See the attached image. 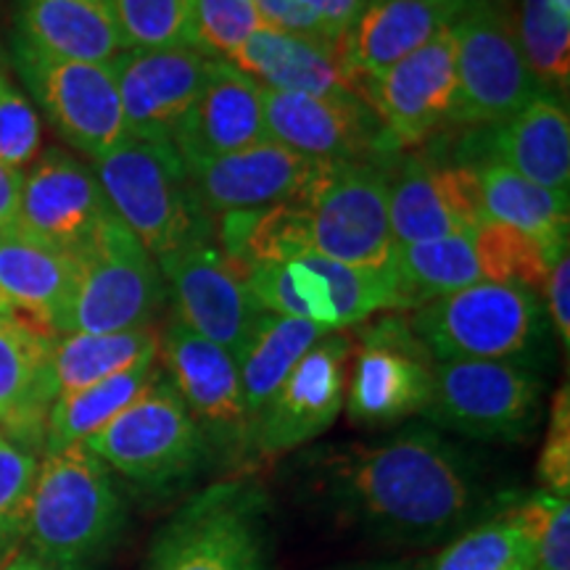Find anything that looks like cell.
Listing matches in <instances>:
<instances>
[{"label":"cell","instance_id":"1","mask_svg":"<svg viewBox=\"0 0 570 570\" xmlns=\"http://www.w3.org/2000/svg\"><path fill=\"white\" fill-rule=\"evenodd\" d=\"M327 504L373 537L431 544L483 510L487 483L465 449L428 423L377 444H352L315 458Z\"/></svg>","mask_w":570,"mask_h":570},{"label":"cell","instance_id":"2","mask_svg":"<svg viewBox=\"0 0 570 570\" xmlns=\"http://www.w3.org/2000/svg\"><path fill=\"white\" fill-rule=\"evenodd\" d=\"M127 525V504L111 470L85 444L42 454L21 541L56 570H96Z\"/></svg>","mask_w":570,"mask_h":570},{"label":"cell","instance_id":"3","mask_svg":"<svg viewBox=\"0 0 570 570\" xmlns=\"http://www.w3.org/2000/svg\"><path fill=\"white\" fill-rule=\"evenodd\" d=\"M407 320L433 362H512L539 373L550 356L544 298L523 285H468L420 304Z\"/></svg>","mask_w":570,"mask_h":570},{"label":"cell","instance_id":"4","mask_svg":"<svg viewBox=\"0 0 570 570\" xmlns=\"http://www.w3.org/2000/svg\"><path fill=\"white\" fill-rule=\"evenodd\" d=\"M92 173L114 217L156 262L212 238V219L173 140L127 138L96 159Z\"/></svg>","mask_w":570,"mask_h":570},{"label":"cell","instance_id":"5","mask_svg":"<svg viewBox=\"0 0 570 570\" xmlns=\"http://www.w3.org/2000/svg\"><path fill=\"white\" fill-rule=\"evenodd\" d=\"M85 446L106 468L151 494L190 487L214 462L209 441L161 370L130 407L92 433Z\"/></svg>","mask_w":570,"mask_h":570},{"label":"cell","instance_id":"6","mask_svg":"<svg viewBox=\"0 0 570 570\" xmlns=\"http://www.w3.org/2000/svg\"><path fill=\"white\" fill-rule=\"evenodd\" d=\"M71 256L75 283L56 325L59 336L151 327L167 302V283L154 256L114 214Z\"/></svg>","mask_w":570,"mask_h":570},{"label":"cell","instance_id":"7","mask_svg":"<svg viewBox=\"0 0 570 570\" xmlns=\"http://www.w3.org/2000/svg\"><path fill=\"white\" fill-rule=\"evenodd\" d=\"M267 512L254 481L212 483L167 520L146 570H269Z\"/></svg>","mask_w":570,"mask_h":570},{"label":"cell","instance_id":"8","mask_svg":"<svg viewBox=\"0 0 570 570\" xmlns=\"http://www.w3.org/2000/svg\"><path fill=\"white\" fill-rule=\"evenodd\" d=\"M544 377L512 362H436L425 410L436 431L473 441L525 444L541 423Z\"/></svg>","mask_w":570,"mask_h":570},{"label":"cell","instance_id":"9","mask_svg":"<svg viewBox=\"0 0 570 570\" xmlns=\"http://www.w3.org/2000/svg\"><path fill=\"white\" fill-rule=\"evenodd\" d=\"M389 167L323 161L298 204L312 214L315 254L373 273L394 269L396 240L389 217Z\"/></svg>","mask_w":570,"mask_h":570},{"label":"cell","instance_id":"10","mask_svg":"<svg viewBox=\"0 0 570 570\" xmlns=\"http://www.w3.org/2000/svg\"><path fill=\"white\" fill-rule=\"evenodd\" d=\"M458 48L460 125L510 122L541 85L520 51L515 24L502 0H475L452 24Z\"/></svg>","mask_w":570,"mask_h":570},{"label":"cell","instance_id":"11","mask_svg":"<svg viewBox=\"0 0 570 570\" xmlns=\"http://www.w3.org/2000/svg\"><path fill=\"white\" fill-rule=\"evenodd\" d=\"M159 360L161 373L209 441L214 460L240 465L252 458V415L233 354L175 317L159 333Z\"/></svg>","mask_w":570,"mask_h":570},{"label":"cell","instance_id":"12","mask_svg":"<svg viewBox=\"0 0 570 570\" xmlns=\"http://www.w3.org/2000/svg\"><path fill=\"white\" fill-rule=\"evenodd\" d=\"M346 377V410L354 425L391 428L425 410L433 386V356L402 312L360 327V346Z\"/></svg>","mask_w":570,"mask_h":570},{"label":"cell","instance_id":"13","mask_svg":"<svg viewBox=\"0 0 570 570\" xmlns=\"http://www.w3.org/2000/svg\"><path fill=\"white\" fill-rule=\"evenodd\" d=\"M13 63L59 135L88 159L130 138L111 63L63 61L13 40Z\"/></svg>","mask_w":570,"mask_h":570},{"label":"cell","instance_id":"14","mask_svg":"<svg viewBox=\"0 0 570 570\" xmlns=\"http://www.w3.org/2000/svg\"><path fill=\"white\" fill-rule=\"evenodd\" d=\"M267 138L317 161L381 164L399 154L377 114L356 92L306 96L262 90Z\"/></svg>","mask_w":570,"mask_h":570},{"label":"cell","instance_id":"15","mask_svg":"<svg viewBox=\"0 0 570 570\" xmlns=\"http://www.w3.org/2000/svg\"><path fill=\"white\" fill-rule=\"evenodd\" d=\"M360 96L377 114L399 151L458 127L460 85L452 27L375 80L362 82Z\"/></svg>","mask_w":570,"mask_h":570},{"label":"cell","instance_id":"16","mask_svg":"<svg viewBox=\"0 0 570 570\" xmlns=\"http://www.w3.org/2000/svg\"><path fill=\"white\" fill-rule=\"evenodd\" d=\"M352 352L354 341L344 331H331L298 360L265 407L256 412L252 458H281L336 423L344 410Z\"/></svg>","mask_w":570,"mask_h":570},{"label":"cell","instance_id":"17","mask_svg":"<svg viewBox=\"0 0 570 570\" xmlns=\"http://www.w3.org/2000/svg\"><path fill=\"white\" fill-rule=\"evenodd\" d=\"M185 327L223 346L238 360L262 309L246 277L219 246L198 240L156 262Z\"/></svg>","mask_w":570,"mask_h":570},{"label":"cell","instance_id":"18","mask_svg":"<svg viewBox=\"0 0 570 570\" xmlns=\"http://www.w3.org/2000/svg\"><path fill=\"white\" fill-rule=\"evenodd\" d=\"M389 217L396 246L475 233L489 223L479 167L407 159L389 175Z\"/></svg>","mask_w":570,"mask_h":570},{"label":"cell","instance_id":"19","mask_svg":"<svg viewBox=\"0 0 570 570\" xmlns=\"http://www.w3.org/2000/svg\"><path fill=\"white\" fill-rule=\"evenodd\" d=\"M111 214L88 164L77 161L61 148H51L35 159L24 175L19 214L11 230L75 254Z\"/></svg>","mask_w":570,"mask_h":570},{"label":"cell","instance_id":"20","mask_svg":"<svg viewBox=\"0 0 570 570\" xmlns=\"http://www.w3.org/2000/svg\"><path fill=\"white\" fill-rule=\"evenodd\" d=\"M212 59L214 56L198 48L119 53L111 69L127 135L142 140H175L204 88Z\"/></svg>","mask_w":570,"mask_h":570},{"label":"cell","instance_id":"21","mask_svg":"<svg viewBox=\"0 0 570 570\" xmlns=\"http://www.w3.org/2000/svg\"><path fill=\"white\" fill-rule=\"evenodd\" d=\"M317 159L302 156L275 140H262L244 151L219 159L190 161V185L206 214H225L240 209L298 202L320 169Z\"/></svg>","mask_w":570,"mask_h":570},{"label":"cell","instance_id":"22","mask_svg":"<svg viewBox=\"0 0 570 570\" xmlns=\"http://www.w3.org/2000/svg\"><path fill=\"white\" fill-rule=\"evenodd\" d=\"M59 333L24 315H0V436L27 452L46 446L56 402L51 356Z\"/></svg>","mask_w":570,"mask_h":570},{"label":"cell","instance_id":"23","mask_svg":"<svg viewBox=\"0 0 570 570\" xmlns=\"http://www.w3.org/2000/svg\"><path fill=\"white\" fill-rule=\"evenodd\" d=\"M262 85L233 61L212 59L196 104L175 135L183 161H209L269 140Z\"/></svg>","mask_w":570,"mask_h":570},{"label":"cell","instance_id":"24","mask_svg":"<svg viewBox=\"0 0 570 570\" xmlns=\"http://www.w3.org/2000/svg\"><path fill=\"white\" fill-rule=\"evenodd\" d=\"M458 13L433 0H367L360 17L338 40V61L360 92V85L375 80L428 40L454 24Z\"/></svg>","mask_w":570,"mask_h":570},{"label":"cell","instance_id":"25","mask_svg":"<svg viewBox=\"0 0 570 570\" xmlns=\"http://www.w3.org/2000/svg\"><path fill=\"white\" fill-rule=\"evenodd\" d=\"M494 164L512 169L541 188H570V114L568 98L541 88L510 122L491 127Z\"/></svg>","mask_w":570,"mask_h":570},{"label":"cell","instance_id":"26","mask_svg":"<svg viewBox=\"0 0 570 570\" xmlns=\"http://www.w3.org/2000/svg\"><path fill=\"white\" fill-rule=\"evenodd\" d=\"M17 40L63 61L114 63L122 53L109 0H19Z\"/></svg>","mask_w":570,"mask_h":570},{"label":"cell","instance_id":"27","mask_svg":"<svg viewBox=\"0 0 570 570\" xmlns=\"http://www.w3.org/2000/svg\"><path fill=\"white\" fill-rule=\"evenodd\" d=\"M233 63L269 90L306 92V96L356 92L341 67L336 48L304 38V35L273 30V27H259Z\"/></svg>","mask_w":570,"mask_h":570},{"label":"cell","instance_id":"28","mask_svg":"<svg viewBox=\"0 0 570 570\" xmlns=\"http://www.w3.org/2000/svg\"><path fill=\"white\" fill-rule=\"evenodd\" d=\"M71 283L75 256L11 227L0 233V315H24L56 331Z\"/></svg>","mask_w":570,"mask_h":570},{"label":"cell","instance_id":"29","mask_svg":"<svg viewBox=\"0 0 570 570\" xmlns=\"http://www.w3.org/2000/svg\"><path fill=\"white\" fill-rule=\"evenodd\" d=\"M479 175L483 209L491 223L508 225L512 230L529 235L544 248L552 265L562 254H568V194L541 188L494 161L481 167Z\"/></svg>","mask_w":570,"mask_h":570},{"label":"cell","instance_id":"30","mask_svg":"<svg viewBox=\"0 0 570 570\" xmlns=\"http://www.w3.org/2000/svg\"><path fill=\"white\" fill-rule=\"evenodd\" d=\"M219 252L244 273L315 252L312 214L298 202L219 214Z\"/></svg>","mask_w":570,"mask_h":570},{"label":"cell","instance_id":"31","mask_svg":"<svg viewBox=\"0 0 570 570\" xmlns=\"http://www.w3.org/2000/svg\"><path fill=\"white\" fill-rule=\"evenodd\" d=\"M331 333L327 327L296 317H281L262 312L252 327L244 352H240L235 365L240 373V389L252 423L277 386L288 377L291 370L298 365V360L317 344L320 338Z\"/></svg>","mask_w":570,"mask_h":570},{"label":"cell","instance_id":"32","mask_svg":"<svg viewBox=\"0 0 570 570\" xmlns=\"http://www.w3.org/2000/svg\"><path fill=\"white\" fill-rule=\"evenodd\" d=\"M156 360L159 356L142 360L130 370H125V373H117L101 383H92L88 389L71 391V394H61L56 399L51 415H48L42 454L85 444L92 433L101 431L119 412L130 407L156 375Z\"/></svg>","mask_w":570,"mask_h":570},{"label":"cell","instance_id":"33","mask_svg":"<svg viewBox=\"0 0 570 570\" xmlns=\"http://www.w3.org/2000/svg\"><path fill=\"white\" fill-rule=\"evenodd\" d=\"M151 356H159V333L154 327L122 333H67L56 338L51 356L56 394L88 389Z\"/></svg>","mask_w":570,"mask_h":570},{"label":"cell","instance_id":"34","mask_svg":"<svg viewBox=\"0 0 570 570\" xmlns=\"http://www.w3.org/2000/svg\"><path fill=\"white\" fill-rule=\"evenodd\" d=\"M394 275L412 309L468 285L483 283L473 233L396 246Z\"/></svg>","mask_w":570,"mask_h":570},{"label":"cell","instance_id":"35","mask_svg":"<svg viewBox=\"0 0 570 570\" xmlns=\"http://www.w3.org/2000/svg\"><path fill=\"white\" fill-rule=\"evenodd\" d=\"M246 285L256 304L269 315L296 317L336 331V312L327 281L298 256L285 265L256 267L246 275Z\"/></svg>","mask_w":570,"mask_h":570},{"label":"cell","instance_id":"36","mask_svg":"<svg viewBox=\"0 0 570 570\" xmlns=\"http://www.w3.org/2000/svg\"><path fill=\"white\" fill-rule=\"evenodd\" d=\"M515 35L531 75L544 90L568 98L570 85V17L552 0H520Z\"/></svg>","mask_w":570,"mask_h":570},{"label":"cell","instance_id":"37","mask_svg":"<svg viewBox=\"0 0 570 570\" xmlns=\"http://www.w3.org/2000/svg\"><path fill=\"white\" fill-rule=\"evenodd\" d=\"M431 570H533V547L529 533L504 510L458 533Z\"/></svg>","mask_w":570,"mask_h":570},{"label":"cell","instance_id":"38","mask_svg":"<svg viewBox=\"0 0 570 570\" xmlns=\"http://www.w3.org/2000/svg\"><path fill=\"white\" fill-rule=\"evenodd\" d=\"M109 6L122 51L198 48L194 0H109Z\"/></svg>","mask_w":570,"mask_h":570},{"label":"cell","instance_id":"39","mask_svg":"<svg viewBox=\"0 0 570 570\" xmlns=\"http://www.w3.org/2000/svg\"><path fill=\"white\" fill-rule=\"evenodd\" d=\"M473 240L479 248L483 283L523 285V288L544 294L552 262L537 240L491 219L473 233Z\"/></svg>","mask_w":570,"mask_h":570},{"label":"cell","instance_id":"40","mask_svg":"<svg viewBox=\"0 0 570 570\" xmlns=\"http://www.w3.org/2000/svg\"><path fill=\"white\" fill-rule=\"evenodd\" d=\"M510 515L529 533L533 570H570V499L539 489L510 504Z\"/></svg>","mask_w":570,"mask_h":570},{"label":"cell","instance_id":"41","mask_svg":"<svg viewBox=\"0 0 570 570\" xmlns=\"http://www.w3.org/2000/svg\"><path fill=\"white\" fill-rule=\"evenodd\" d=\"M38 454L0 436V566L17 552L24 533L27 499H30Z\"/></svg>","mask_w":570,"mask_h":570},{"label":"cell","instance_id":"42","mask_svg":"<svg viewBox=\"0 0 570 570\" xmlns=\"http://www.w3.org/2000/svg\"><path fill=\"white\" fill-rule=\"evenodd\" d=\"M194 24L198 48L227 61H233L246 40L265 27L252 0H194Z\"/></svg>","mask_w":570,"mask_h":570},{"label":"cell","instance_id":"43","mask_svg":"<svg viewBox=\"0 0 570 570\" xmlns=\"http://www.w3.org/2000/svg\"><path fill=\"white\" fill-rule=\"evenodd\" d=\"M40 140L38 111L0 67V161L24 175L38 159Z\"/></svg>","mask_w":570,"mask_h":570},{"label":"cell","instance_id":"44","mask_svg":"<svg viewBox=\"0 0 570 570\" xmlns=\"http://www.w3.org/2000/svg\"><path fill=\"white\" fill-rule=\"evenodd\" d=\"M537 475L544 491L568 497L570 491V396L562 386L552 396L550 425H547L544 446H541Z\"/></svg>","mask_w":570,"mask_h":570},{"label":"cell","instance_id":"45","mask_svg":"<svg viewBox=\"0 0 570 570\" xmlns=\"http://www.w3.org/2000/svg\"><path fill=\"white\" fill-rule=\"evenodd\" d=\"M252 6L259 13L262 24L273 27V30L304 35V38L327 42V46L336 48V42L327 38L325 27L304 9L298 0H252Z\"/></svg>","mask_w":570,"mask_h":570},{"label":"cell","instance_id":"46","mask_svg":"<svg viewBox=\"0 0 570 570\" xmlns=\"http://www.w3.org/2000/svg\"><path fill=\"white\" fill-rule=\"evenodd\" d=\"M544 296H547V317L554 327L562 341V348L568 352L570 346V259L568 254H562L558 262L552 265L550 281L544 285Z\"/></svg>","mask_w":570,"mask_h":570},{"label":"cell","instance_id":"47","mask_svg":"<svg viewBox=\"0 0 570 570\" xmlns=\"http://www.w3.org/2000/svg\"><path fill=\"white\" fill-rule=\"evenodd\" d=\"M298 3L325 27L327 38L336 42L338 48V40L348 32V27L365 9L367 0H298Z\"/></svg>","mask_w":570,"mask_h":570},{"label":"cell","instance_id":"48","mask_svg":"<svg viewBox=\"0 0 570 570\" xmlns=\"http://www.w3.org/2000/svg\"><path fill=\"white\" fill-rule=\"evenodd\" d=\"M0 570H56V568L46 566V562H40L38 558H32L30 552H13L11 558L0 566Z\"/></svg>","mask_w":570,"mask_h":570},{"label":"cell","instance_id":"49","mask_svg":"<svg viewBox=\"0 0 570 570\" xmlns=\"http://www.w3.org/2000/svg\"><path fill=\"white\" fill-rule=\"evenodd\" d=\"M433 3H439V6H444V9H449V11H454L460 17L462 11H468L470 6L475 3V0H433Z\"/></svg>","mask_w":570,"mask_h":570},{"label":"cell","instance_id":"50","mask_svg":"<svg viewBox=\"0 0 570 570\" xmlns=\"http://www.w3.org/2000/svg\"><path fill=\"white\" fill-rule=\"evenodd\" d=\"M362 570H420L415 566H407V562H383V566H370Z\"/></svg>","mask_w":570,"mask_h":570},{"label":"cell","instance_id":"51","mask_svg":"<svg viewBox=\"0 0 570 570\" xmlns=\"http://www.w3.org/2000/svg\"><path fill=\"white\" fill-rule=\"evenodd\" d=\"M552 6L560 13H566V17H570V0H552Z\"/></svg>","mask_w":570,"mask_h":570}]
</instances>
